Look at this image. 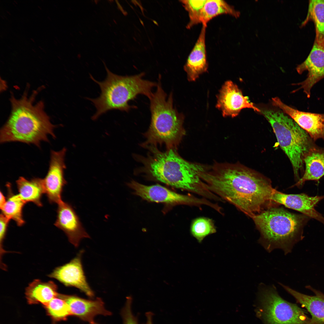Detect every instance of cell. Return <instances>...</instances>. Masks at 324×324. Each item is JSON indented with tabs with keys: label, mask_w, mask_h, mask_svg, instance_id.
Listing matches in <instances>:
<instances>
[{
	"label": "cell",
	"mask_w": 324,
	"mask_h": 324,
	"mask_svg": "<svg viewBox=\"0 0 324 324\" xmlns=\"http://www.w3.org/2000/svg\"><path fill=\"white\" fill-rule=\"evenodd\" d=\"M149 151L141 160L146 172L156 179L176 188L214 200L216 195L208 188L201 176L207 166L188 161L175 148L161 152L152 145L145 146Z\"/></svg>",
	"instance_id": "cell-3"
},
{
	"label": "cell",
	"mask_w": 324,
	"mask_h": 324,
	"mask_svg": "<svg viewBox=\"0 0 324 324\" xmlns=\"http://www.w3.org/2000/svg\"><path fill=\"white\" fill-rule=\"evenodd\" d=\"M28 96L25 92L21 98L12 95L10 116L0 131V142H20L40 147L42 141L49 142L48 136L55 138L54 130L56 125L50 122L40 101L34 103L37 92Z\"/></svg>",
	"instance_id": "cell-2"
},
{
	"label": "cell",
	"mask_w": 324,
	"mask_h": 324,
	"mask_svg": "<svg viewBox=\"0 0 324 324\" xmlns=\"http://www.w3.org/2000/svg\"><path fill=\"white\" fill-rule=\"evenodd\" d=\"M89 324H99L97 323L96 322H93L90 323Z\"/></svg>",
	"instance_id": "cell-33"
},
{
	"label": "cell",
	"mask_w": 324,
	"mask_h": 324,
	"mask_svg": "<svg viewBox=\"0 0 324 324\" xmlns=\"http://www.w3.org/2000/svg\"><path fill=\"white\" fill-rule=\"evenodd\" d=\"M261 287V306L258 312L267 324H314L296 304L281 297L274 286Z\"/></svg>",
	"instance_id": "cell-8"
},
{
	"label": "cell",
	"mask_w": 324,
	"mask_h": 324,
	"mask_svg": "<svg viewBox=\"0 0 324 324\" xmlns=\"http://www.w3.org/2000/svg\"><path fill=\"white\" fill-rule=\"evenodd\" d=\"M309 218L274 206L252 218L260 233L259 242L264 248L269 252L281 249L286 254L303 238V227Z\"/></svg>",
	"instance_id": "cell-4"
},
{
	"label": "cell",
	"mask_w": 324,
	"mask_h": 324,
	"mask_svg": "<svg viewBox=\"0 0 324 324\" xmlns=\"http://www.w3.org/2000/svg\"><path fill=\"white\" fill-rule=\"evenodd\" d=\"M289 293L292 295L305 308L311 316L314 324H324V294L314 289L310 286L307 288L313 292L315 295L309 296L298 292L280 283Z\"/></svg>",
	"instance_id": "cell-19"
},
{
	"label": "cell",
	"mask_w": 324,
	"mask_h": 324,
	"mask_svg": "<svg viewBox=\"0 0 324 324\" xmlns=\"http://www.w3.org/2000/svg\"><path fill=\"white\" fill-rule=\"evenodd\" d=\"M44 306L48 314L55 321L65 320L71 315L67 304L58 295Z\"/></svg>",
	"instance_id": "cell-26"
},
{
	"label": "cell",
	"mask_w": 324,
	"mask_h": 324,
	"mask_svg": "<svg viewBox=\"0 0 324 324\" xmlns=\"http://www.w3.org/2000/svg\"><path fill=\"white\" fill-rule=\"evenodd\" d=\"M206 0H185L181 1L188 11L189 22L187 28L190 29L194 26L201 23L202 11Z\"/></svg>",
	"instance_id": "cell-28"
},
{
	"label": "cell",
	"mask_w": 324,
	"mask_h": 324,
	"mask_svg": "<svg viewBox=\"0 0 324 324\" xmlns=\"http://www.w3.org/2000/svg\"><path fill=\"white\" fill-rule=\"evenodd\" d=\"M107 73L106 79L102 81L96 80L90 74V77L99 86L101 92L96 98H87L95 106L96 111L92 116L93 120L107 112L118 110L127 112L132 106L129 102L139 94L144 95L149 99L153 93L152 89L157 83L144 79V73L132 75L122 76L114 74L107 68L103 62Z\"/></svg>",
	"instance_id": "cell-5"
},
{
	"label": "cell",
	"mask_w": 324,
	"mask_h": 324,
	"mask_svg": "<svg viewBox=\"0 0 324 324\" xmlns=\"http://www.w3.org/2000/svg\"><path fill=\"white\" fill-rule=\"evenodd\" d=\"M65 148L56 151L51 150L49 167L45 177L43 179L44 188L48 200L51 203L58 204L62 200L63 188L67 182L64 177L66 168Z\"/></svg>",
	"instance_id": "cell-10"
},
{
	"label": "cell",
	"mask_w": 324,
	"mask_h": 324,
	"mask_svg": "<svg viewBox=\"0 0 324 324\" xmlns=\"http://www.w3.org/2000/svg\"><path fill=\"white\" fill-rule=\"evenodd\" d=\"M16 183L19 192L17 194L23 201L26 203L30 202L38 206H42L41 199L45 194L43 179L35 178L28 180L21 176Z\"/></svg>",
	"instance_id": "cell-22"
},
{
	"label": "cell",
	"mask_w": 324,
	"mask_h": 324,
	"mask_svg": "<svg viewBox=\"0 0 324 324\" xmlns=\"http://www.w3.org/2000/svg\"><path fill=\"white\" fill-rule=\"evenodd\" d=\"M132 298L130 296L126 298L125 305L121 311L123 324H138L136 317L133 314L131 310Z\"/></svg>",
	"instance_id": "cell-29"
},
{
	"label": "cell",
	"mask_w": 324,
	"mask_h": 324,
	"mask_svg": "<svg viewBox=\"0 0 324 324\" xmlns=\"http://www.w3.org/2000/svg\"><path fill=\"white\" fill-rule=\"evenodd\" d=\"M217 97L216 107L221 111L224 117H236L242 110L246 108L261 112L250 101L248 97L243 95L237 86L231 80L225 82Z\"/></svg>",
	"instance_id": "cell-13"
},
{
	"label": "cell",
	"mask_w": 324,
	"mask_h": 324,
	"mask_svg": "<svg viewBox=\"0 0 324 324\" xmlns=\"http://www.w3.org/2000/svg\"><path fill=\"white\" fill-rule=\"evenodd\" d=\"M272 103L290 116L314 141L324 139V114L299 111L284 104L277 97L272 98Z\"/></svg>",
	"instance_id": "cell-15"
},
{
	"label": "cell",
	"mask_w": 324,
	"mask_h": 324,
	"mask_svg": "<svg viewBox=\"0 0 324 324\" xmlns=\"http://www.w3.org/2000/svg\"><path fill=\"white\" fill-rule=\"evenodd\" d=\"M81 250L69 262L56 268L48 276L55 279L67 286L76 288L90 298L94 292L88 283L81 261Z\"/></svg>",
	"instance_id": "cell-12"
},
{
	"label": "cell",
	"mask_w": 324,
	"mask_h": 324,
	"mask_svg": "<svg viewBox=\"0 0 324 324\" xmlns=\"http://www.w3.org/2000/svg\"><path fill=\"white\" fill-rule=\"evenodd\" d=\"M157 87L149 99L151 121L144 134L146 140L142 145L164 144L167 149L175 148L184 134V118L174 107L172 93L167 97L163 89L160 75Z\"/></svg>",
	"instance_id": "cell-6"
},
{
	"label": "cell",
	"mask_w": 324,
	"mask_h": 324,
	"mask_svg": "<svg viewBox=\"0 0 324 324\" xmlns=\"http://www.w3.org/2000/svg\"><path fill=\"white\" fill-rule=\"evenodd\" d=\"M7 186L8 190V197L5 204L0 208L2 214L10 219L14 220L17 226H22L25 223L23 217L22 209L26 203L18 194H13L10 183H8Z\"/></svg>",
	"instance_id": "cell-25"
},
{
	"label": "cell",
	"mask_w": 324,
	"mask_h": 324,
	"mask_svg": "<svg viewBox=\"0 0 324 324\" xmlns=\"http://www.w3.org/2000/svg\"><path fill=\"white\" fill-rule=\"evenodd\" d=\"M269 123L281 149L292 164L294 176L299 180L304 173V160L309 150L316 145L308 133L293 119L280 111L261 110Z\"/></svg>",
	"instance_id": "cell-7"
},
{
	"label": "cell",
	"mask_w": 324,
	"mask_h": 324,
	"mask_svg": "<svg viewBox=\"0 0 324 324\" xmlns=\"http://www.w3.org/2000/svg\"><path fill=\"white\" fill-rule=\"evenodd\" d=\"M297 72L301 74L307 71V78L302 82L293 85L300 86L294 92L301 89L307 97L310 96V90L313 86L324 78V44L314 41L312 49L307 58L296 68Z\"/></svg>",
	"instance_id": "cell-11"
},
{
	"label": "cell",
	"mask_w": 324,
	"mask_h": 324,
	"mask_svg": "<svg viewBox=\"0 0 324 324\" xmlns=\"http://www.w3.org/2000/svg\"><path fill=\"white\" fill-rule=\"evenodd\" d=\"M128 185L134 190L136 194L148 201L172 205H205L212 208L214 206V203L206 199L180 194L159 184L147 186L132 181Z\"/></svg>",
	"instance_id": "cell-9"
},
{
	"label": "cell",
	"mask_w": 324,
	"mask_h": 324,
	"mask_svg": "<svg viewBox=\"0 0 324 324\" xmlns=\"http://www.w3.org/2000/svg\"><path fill=\"white\" fill-rule=\"evenodd\" d=\"M0 208H1L5 204L6 200L3 193L0 191Z\"/></svg>",
	"instance_id": "cell-32"
},
{
	"label": "cell",
	"mask_w": 324,
	"mask_h": 324,
	"mask_svg": "<svg viewBox=\"0 0 324 324\" xmlns=\"http://www.w3.org/2000/svg\"><path fill=\"white\" fill-rule=\"evenodd\" d=\"M57 204L55 225L64 232L70 243L77 247L82 239L90 237L70 204L62 200Z\"/></svg>",
	"instance_id": "cell-14"
},
{
	"label": "cell",
	"mask_w": 324,
	"mask_h": 324,
	"mask_svg": "<svg viewBox=\"0 0 324 324\" xmlns=\"http://www.w3.org/2000/svg\"><path fill=\"white\" fill-rule=\"evenodd\" d=\"M206 26L202 25L198 38L189 54L184 66L187 78L194 81L208 68L206 45Z\"/></svg>",
	"instance_id": "cell-18"
},
{
	"label": "cell",
	"mask_w": 324,
	"mask_h": 324,
	"mask_svg": "<svg viewBox=\"0 0 324 324\" xmlns=\"http://www.w3.org/2000/svg\"><path fill=\"white\" fill-rule=\"evenodd\" d=\"M305 169L302 177L295 184L300 186L308 180L319 181L324 176V147L312 148L304 160Z\"/></svg>",
	"instance_id": "cell-20"
},
{
	"label": "cell",
	"mask_w": 324,
	"mask_h": 324,
	"mask_svg": "<svg viewBox=\"0 0 324 324\" xmlns=\"http://www.w3.org/2000/svg\"><path fill=\"white\" fill-rule=\"evenodd\" d=\"M10 220L2 214L0 217V263L2 262V257L7 251L3 249V243L6 235L8 226Z\"/></svg>",
	"instance_id": "cell-30"
},
{
	"label": "cell",
	"mask_w": 324,
	"mask_h": 324,
	"mask_svg": "<svg viewBox=\"0 0 324 324\" xmlns=\"http://www.w3.org/2000/svg\"><path fill=\"white\" fill-rule=\"evenodd\" d=\"M216 232L213 221L209 218L201 217L194 220L192 224L191 232L198 242L201 243L207 236Z\"/></svg>",
	"instance_id": "cell-27"
},
{
	"label": "cell",
	"mask_w": 324,
	"mask_h": 324,
	"mask_svg": "<svg viewBox=\"0 0 324 324\" xmlns=\"http://www.w3.org/2000/svg\"><path fill=\"white\" fill-rule=\"evenodd\" d=\"M324 196H310L305 194H287L274 189L271 197L272 201L302 213L324 224V217L315 208Z\"/></svg>",
	"instance_id": "cell-16"
},
{
	"label": "cell",
	"mask_w": 324,
	"mask_h": 324,
	"mask_svg": "<svg viewBox=\"0 0 324 324\" xmlns=\"http://www.w3.org/2000/svg\"><path fill=\"white\" fill-rule=\"evenodd\" d=\"M201 176L210 191L251 218L277 204L270 180L240 163H215Z\"/></svg>",
	"instance_id": "cell-1"
},
{
	"label": "cell",
	"mask_w": 324,
	"mask_h": 324,
	"mask_svg": "<svg viewBox=\"0 0 324 324\" xmlns=\"http://www.w3.org/2000/svg\"><path fill=\"white\" fill-rule=\"evenodd\" d=\"M222 14H227L238 18L240 11L222 0H206L202 11L201 23L207 26L208 23L214 17Z\"/></svg>",
	"instance_id": "cell-23"
},
{
	"label": "cell",
	"mask_w": 324,
	"mask_h": 324,
	"mask_svg": "<svg viewBox=\"0 0 324 324\" xmlns=\"http://www.w3.org/2000/svg\"><path fill=\"white\" fill-rule=\"evenodd\" d=\"M58 296L67 304L71 315L76 316L90 323L94 322V317L99 315L105 316L111 315L107 310L100 298L95 300L83 298L75 295H68L58 293Z\"/></svg>",
	"instance_id": "cell-17"
},
{
	"label": "cell",
	"mask_w": 324,
	"mask_h": 324,
	"mask_svg": "<svg viewBox=\"0 0 324 324\" xmlns=\"http://www.w3.org/2000/svg\"><path fill=\"white\" fill-rule=\"evenodd\" d=\"M153 313L151 312H147L146 314V321L145 324H153L152 317Z\"/></svg>",
	"instance_id": "cell-31"
},
{
	"label": "cell",
	"mask_w": 324,
	"mask_h": 324,
	"mask_svg": "<svg viewBox=\"0 0 324 324\" xmlns=\"http://www.w3.org/2000/svg\"><path fill=\"white\" fill-rule=\"evenodd\" d=\"M310 20L314 22L315 26L314 41L324 44V0L309 1L307 15L301 26Z\"/></svg>",
	"instance_id": "cell-24"
},
{
	"label": "cell",
	"mask_w": 324,
	"mask_h": 324,
	"mask_svg": "<svg viewBox=\"0 0 324 324\" xmlns=\"http://www.w3.org/2000/svg\"><path fill=\"white\" fill-rule=\"evenodd\" d=\"M57 286L52 281L43 282L35 279L26 287V298L29 304L40 303L44 305L57 296Z\"/></svg>",
	"instance_id": "cell-21"
}]
</instances>
